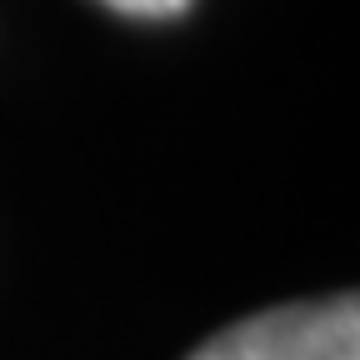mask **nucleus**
<instances>
[{
  "instance_id": "2",
  "label": "nucleus",
  "mask_w": 360,
  "mask_h": 360,
  "mask_svg": "<svg viewBox=\"0 0 360 360\" xmlns=\"http://www.w3.org/2000/svg\"><path fill=\"white\" fill-rule=\"evenodd\" d=\"M101 6L120 11V15H141V20H170L191 6V0H101Z\"/></svg>"
},
{
  "instance_id": "1",
  "label": "nucleus",
  "mask_w": 360,
  "mask_h": 360,
  "mask_svg": "<svg viewBox=\"0 0 360 360\" xmlns=\"http://www.w3.org/2000/svg\"><path fill=\"white\" fill-rule=\"evenodd\" d=\"M191 360H360V305L340 295L260 310L205 340Z\"/></svg>"
}]
</instances>
